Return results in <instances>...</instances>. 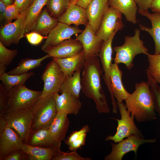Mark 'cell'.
Here are the masks:
<instances>
[{
  "label": "cell",
  "instance_id": "obj_1",
  "mask_svg": "<svg viewBox=\"0 0 160 160\" xmlns=\"http://www.w3.org/2000/svg\"><path fill=\"white\" fill-rule=\"evenodd\" d=\"M98 55L86 60L81 78V91L87 97L94 101L99 113H107L110 109L101 84L103 72Z\"/></svg>",
  "mask_w": 160,
  "mask_h": 160
},
{
  "label": "cell",
  "instance_id": "obj_52",
  "mask_svg": "<svg viewBox=\"0 0 160 160\" xmlns=\"http://www.w3.org/2000/svg\"><path fill=\"white\" fill-rule=\"evenodd\" d=\"M159 84H160V83Z\"/></svg>",
  "mask_w": 160,
  "mask_h": 160
},
{
  "label": "cell",
  "instance_id": "obj_47",
  "mask_svg": "<svg viewBox=\"0 0 160 160\" xmlns=\"http://www.w3.org/2000/svg\"><path fill=\"white\" fill-rule=\"evenodd\" d=\"M4 115V114H0V133L7 127Z\"/></svg>",
  "mask_w": 160,
  "mask_h": 160
},
{
  "label": "cell",
  "instance_id": "obj_42",
  "mask_svg": "<svg viewBox=\"0 0 160 160\" xmlns=\"http://www.w3.org/2000/svg\"><path fill=\"white\" fill-rule=\"evenodd\" d=\"M34 0H15V4L19 12L21 14L28 9Z\"/></svg>",
  "mask_w": 160,
  "mask_h": 160
},
{
  "label": "cell",
  "instance_id": "obj_51",
  "mask_svg": "<svg viewBox=\"0 0 160 160\" xmlns=\"http://www.w3.org/2000/svg\"><path fill=\"white\" fill-rule=\"evenodd\" d=\"M68 2L70 3L71 0H67Z\"/></svg>",
  "mask_w": 160,
  "mask_h": 160
},
{
  "label": "cell",
  "instance_id": "obj_25",
  "mask_svg": "<svg viewBox=\"0 0 160 160\" xmlns=\"http://www.w3.org/2000/svg\"><path fill=\"white\" fill-rule=\"evenodd\" d=\"M110 7L116 9L124 16L126 20L135 24L138 8L134 0H108Z\"/></svg>",
  "mask_w": 160,
  "mask_h": 160
},
{
  "label": "cell",
  "instance_id": "obj_26",
  "mask_svg": "<svg viewBox=\"0 0 160 160\" xmlns=\"http://www.w3.org/2000/svg\"><path fill=\"white\" fill-rule=\"evenodd\" d=\"M58 22L57 19L50 15L45 8L42 10L38 17L36 25L31 32H36L42 36H47Z\"/></svg>",
  "mask_w": 160,
  "mask_h": 160
},
{
  "label": "cell",
  "instance_id": "obj_37",
  "mask_svg": "<svg viewBox=\"0 0 160 160\" xmlns=\"http://www.w3.org/2000/svg\"><path fill=\"white\" fill-rule=\"evenodd\" d=\"M9 100L8 92L2 83H0V114H4L7 111Z\"/></svg>",
  "mask_w": 160,
  "mask_h": 160
},
{
  "label": "cell",
  "instance_id": "obj_20",
  "mask_svg": "<svg viewBox=\"0 0 160 160\" xmlns=\"http://www.w3.org/2000/svg\"><path fill=\"white\" fill-rule=\"evenodd\" d=\"M138 13L146 17L151 21L152 27H148L139 23L140 29L148 33L152 37L155 43L154 54L160 53V12L150 13L148 11L138 9Z\"/></svg>",
  "mask_w": 160,
  "mask_h": 160
},
{
  "label": "cell",
  "instance_id": "obj_12",
  "mask_svg": "<svg viewBox=\"0 0 160 160\" xmlns=\"http://www.w3.org/2000/svg\"><path fill=\"white\" fill-rule=\"evenodd\" d=\"M83 31L76 26H71L58 22L48 34L46 40L41 47V49L45 52L64 41L71 39L72 35L81 33Z\"/></svg>",
  "mask_w": 160,
  "mask_h": 160
},
{
  "label": "cell",
  "instance_id": "obj_14",
  "mask_svg": "<svg viewBox=\"0 0 160 160\" xmlns=\"http://www.w3.org/2000/svg\"><path fill=\"white\" fill-rule=\"evenodd\" d=\"M122 14L113 7H109L103 19L96 36L103 41H107L121 20Z\"/></svg>",
  "mask_w": 160,
  "mask_h": 160
},
{
  "label": "cell",
  "instance_id": "obj_24",
  "mask_svg": "<svg viewBox=\"0 0 160 160\" xmlns=\"http://www.w3.org/2000/svg\"><path fill=\"white\" fill-rule=\"evenodd\" d=\"M61 144L52 140L49 128H43L32 131L27 144L43 148H58L60 147Z\"/></svg>",
  "mask_w": 160,
  "mask_h": 160
},
{
  "label": "cell",
  "instance_id": "obj_36",
  "mask_svg": "<svg viewBox=\"0 0 160 160\" xmlns=\"http://www.w3.org/2000/svg\"><path fill=\"white\" fill-rule=\"evenodd\" d=\"M60 148L57 149L51 160H90L92 159L80 156L76 151L65 152L60 150Z\"/></svg>",
  "mask_w": 160,
  "mask_h": 160
},
{
  "label": "cell",
  "instance_id": "obj_10",
  "mask_svg": "<svg viewBox=\"0 0 160 160\" xmlns=\"http://www.w3.org/2000/svg\"><path fill=\"white\" fill-rule=\"evenodd\" d=\"M155 139H145L136 135H132L117 144L111 143V152L105 156V160H122L124 155L133 151L136 156L138 149L143 144L153 143L156 141Z\"/></svg>",
  "mask_w": 160,
  "mask_h": 160
},
{
  "label": "cell",
  "instance_id": "obj_31",
  "mask_svg": "<svg viewBox=\"0 0 160 160\" xmlns=\"http://www.w3.org/2000/svg\"><path fill=\"white\" fill-rule=\"evenodd\" d=\"M34 74V73L32 71L14 75H9L5 72L0 76V79L8 92L14 86L25 85L26 81Z\"/></svg>",
  "mask_w": 160,
  "mask_h": 160
},
{
  "label": "cell",
  "instance_id": "obj_44",
  "mask_svg": "<svg viewBox=\"0 0 160 160\" xmlns=\"http://www.w3.org/2000/svg\"><path fill=\"white\" fill-rule=\"evenodd\" d=\"M154 0H134L138 9L142 11H148Z\"/></svg>",
  "mask_w": 160,
  "mask_h": 160
},
{
  "label": "cell",
  "instance_id": "obj_41",
  "mask_svg": "<svg viewBox=\"0 0 160 160\" xmlns=\"http://www.w3.org/2000/svg\"><path fill=\"white\" fill-rule=\"evenodd\" d=\"M90 128L88 125L84 126L80 130L72 133L67 138L66 143L68 145L75 140L83 134L89 131Z\"/></svg>",
  "mask_w": 160,
  "mask_h": 160
},
{
  "label": "cell",
  "instance_id": "obj_33",
  "mask_svg": "<svg viewBox=\"0 0 160 160\" xmlns=\"http://www.w3.org/2000/svg\"><path fill=\"white\" fill-rule=\"evenodd\" d=\"M17 54V49H9L0 42V76L5 72L7 66Z\"/></svg>",
  "mask_w": 160,
  "mask_h": 160
},
{
  "label": "cell",
  "instance_id": "obj_9",
  "mask_svg": "<svg viewBox=\"0 0 160 160\" xmlns=\"http://www.w3.org/2000/svg\"><path fill=\"white\" fill-rule=\"evenodd\" d=\"M122 29L120 25L118 26L109 39L104 41L98 55L102 65L104 74L103 78L110 94L112 105V111L115 113H117L118 106L114 97L111 86L110 72L112 60V43L114 36L119 31Z\"/></svg>",
  "mask_w": 160,
  "mask_h": 160
},
{
  "label": "cell",
  "instance_id": "obj_45",
  "mask_svg": "<svg viewBox=\"0 0 160 160\" xmlns=\"http://www.w3.org/2000/svg\"><path fill=\"white\" fill-rule=\"evenodd\" d=\"M7 5L0 0V22H4V25L8 23L6 17Z\"/></svg>",
  "mask_w": 160,
  "mask_h": 160
},
{
  "label": "cell",
  "instance_id": "obj_50",
  "mask_svg": "<svg viewBox=\"0 0 160 160\" xmlns=\"http://www.w3.org/2000/svg\"><path fill=\"white\" fill-rule=\"evenodd\" d=\"M77 0H71L69 5H74L76 4Z\"/></svg>",
  "mask_w": 160,
  "mask_h": 160
},
{
  "label": "cell",
  "instance_id": "obj_19",
  "mask_svg": "<svg viewBox=\"0 0 160 160\" xmlns=\"http://www.w3.org/2000/svg\"><path fill=\"white\" fill-rule=\"evenodd\" d=\"M58 22L69 25L73 24L77 27L88 23L86 9L76 4L68 5L65 12L58 19Z\"/></svg>",
  "mask_w": 160,
  "mask_h": 160
},
{
  "label": "cell",
  "instance_id": "obj_23",
  "mask_svg": "<svg viewBox=\"0 0 160 160\" xmlns=\"http://www.w3.org/2000/svg\"><path fill=\"white\" fill-rule=\"evenodd\" d=\"M52 58L57 63L66 77L71 76L76 71L81 70L86 60L83 50L78 54L70 57Z\"/></svg>",
  "mask_w": 160,
  "mask_h": 160
},
{
  "label": "cell",
  "instance_id": "obj_40",
  "mask_svg": "<svg viewBox=\"0 0 160 160\" xmlns=\"http://www.w3.org/2000/svg\"><path fill=\"white\" fill-rule=\"evenodd\" d=\"M25 34L28 42L33 45L39 44L44 39L47 38V36H43L39 33L34 32H31Z\"/></svg>",
  "mask_w": 160,
  "mask_h": 160
},
{
  "label": "cell",
  "instance_id": "obj_5",
  "mask_svg": "<svg viewBox=\"0 0 160 160\" xmlns=\"http://www.w3.org/2000/svg\"><path fill=\"white\" fill-rule=\"evenodd\" d=\"M42 92L31 89L25 85L13 87L8 92L7 111L23 109L31 110L41 97Z\"/></svg>",
  "mask_w": 160,
  "mask_h": 160
},
{
  "label": "cell",
  "instance_id": "obj_2",
  "mask_svg": "<svg viewBox=\"0 0 160 160\" xmlns=\"http://www.w3.org/2000/svg\"><path fill=\"white\" fill-rule=\"evenodd\" d=\"M125 102L127 110L137 122L151 121L156 119L153 98L148 81L136 84L135 91Z\"/></svg>",
  "mask_w": 160,
  "mask_h": 160
},
{
  "label": "cell",
  "instance_id": "obj_27",
  "mask_svg": "<svg viewBox=\"0 0 160 160\" xmlns=\"http://www.w3.org/2000/svg\"><path fill=\"white\" fill-rule=\"evenodd\" d=\"M48 0H34L28 9L26 17L25 32L28 33L35 28L37 18Z\"/></svg>",
  "mask_w": 160,
  "mask_h": 160
},
{
  "label": "cell",
  "instance_id": "obj_30",
  "mask_svg": "<svg viewBox=\"0 0 160 160\" xmlns=\"http://www.w3.org/2000/svg\"><path fill=\"white\" fill-rule=\"evenodd\" d=\"M50 57L48 55L39 58L33 59L26 58L21 60L18 66L10 71L7 73L10 75H18L27 73L29 71L40 66L41 62Z\"/></svg>",
  "mask_w": 160,
  "mask_h": 160
},
{
  "label": "cell",
  "instance_id": "obj_29",
  "mask_svg": "<svg viewBox=\"0 0 160 160\" xmlns=\"http://www.w3.org/2000/svg\"><path fill=\"white\" fill-rule=\"evenodd\" d=\"M81 70L76 71L70 76H66L62 85L59 92H67L79 98L81 90Z\"/></svg>",
  "mask_w": 160,
  "mask_h": 160
},
{
  "label": "cell",
  "instance_id": "obj_11",
  "mask_svg": "<svg viewBox=\"0 0 160 160\" xmlns=\"http://www.w3.org/2000/svg\"><path fill=\"white\" fill-rule=\"evenodd\" d=\"M28 10L14 22L1 26L0 42L5 46L17 44L24 36L25 32L26 17Z\"/></svg>",
  "mask_w": 160,
  "mask_h": 160
},
{
  "label": "cell",
  "instance_id": "obj_8",
  "mask_svg": "<svg viewBox=\"0 0 160 160\" xmlns=\"http://www.w3.org/2000/svg\"><path fill=\"white\" fill-rule=\"evenodd\" d=\"M65 78L58 65L52 59L47 64L41 75L44 85L41 97L58 93Z\"/></svg>",
  "mask_w": 160,
  "mask_h": 160
},
{
  "label": "cell",
  "instance_id": "obj_7",
  "mask_svg": "<svg viewBox=\"0 0 160 160\" xmlns=\"http://www.w3.org/2000/svg\"><path fill=\"white\" fill-rule=\"evenodd\" d=\"M117 105L121 115V119H113L118 122L116 132L113 135L107 136L105 141L112 140L115 143H117L124 138L134 135L143 137V135L141 131L134 123V117L130 115V113L127 110L125 105L122 102L117 103Z\"/></svg>",
  "mask_w": 160,
  "mask_h": 160
},
{
  "label": "cell",
  "instance_id": "obj_13",
  "mask_svg": "<svg viewBox=\"0 0 160 160\" xmlns=\"http://www.w3.org/2000/svg\"><path fill=\"white\" fill-rule=\"evenodd\" d=\"M75 39L79 41L82 45L86 60L92 56H98L104 42L96 36L88 24Z\"/></svg>",
  "mask_w": 160,
  "mask_h": 160
},
{
  "label": "cell",
  "instance_id": "obj_6",
  "mask_svg": "<svg viewBox=\"0 0 160 160\" xmlns=\"http://www.w3.org/2000/svg\"><path fill=\"white\" fill-rule=\"evenodd\" d=\"M4 115L7 127L16 131L23 143L27 144L32 131L33 114L31 110L23 109L7 111Z\"/></svg>",
  "mask_w": 160,
  "mask_h": 160
},
{
  "label": "cell",
  "instance_id": "obj_32",
  "mask_svg": "<svg viewBox=\"0 0 160 160\" xmlns=\"http://www.w3.org/2000/svg\"><path fill=\"white\" fill-rule=\"evenodd\" d=\"M69 4L67 0H48L46 8L50 15L57 19L65 12Z\"/></svg>",
  "mask_w": 160,
  "mask_h": 160
},
{
  "label": "cell",
  "instance_id": "obj_21",
  "mask_svg": "<svg viewBox=\"0 0 160 160\" xmlns=\"http://www.w3.org/2000/svg\"><path fill=\"white\" fill-rule=\"evenodd\" d=\"M117 63L112 64L110 72L111 86L113 96L118 103L125 100L129 96V93L125 89L122 81L123 72Z\"/></svg>",
  "mask_w": 160,
  "mask_h": 160
},
{
  "label": "cell",
  "instance_id": "obj_38",
  "mask_svg": "<svg viewBox=\"0 0 160 160\" xmlns=\"http://www.w3.org/2000/svg\"><path fill=\"white\" fill-rule=\"evenodd\" d=\"M29 160L28 154L23 149H15L4 156L2 160Z\"/></svg>",
  "mask_w": 160,
  "mask_h": 160
},
{
  "label": "cell",
  "instance_id": "obj_43",
  "mask_svg": "<svg viewBox=\"0 0 160 160\" xmlns=\"http://www.w3.org/2000/svg\"><path fill=\"white\" fill-rule=\"evenodd\" d=\"M87 133L82 134L79 137L68 145L69 149L71 151H76L85 144Z\"/></svg>",
  "mask_w": 160,
  "mask_h": 160
},
{
  "label": "cell",
  "instance_id": "obj_17",
  "mask_svg": "<svg viewBox=\"0 0 160 160\" xmlns=\"http://www.w3.org/2000/svg\"><path fill=\"white\" fill-rule=\"evenodd\" d=\"M83 50L81 42L76 39L65 40L45 52L50 57L63 58L74 56Z\"/></svg>",
  "mask_w": 160,
  "mask_h": 160
},
{
  "label": "cell",
  "instance_id": "obj_15",
  "mask_svg": "<svg viewBox=\"0 0 160 160\" xmlns=\"http://www.w3.org/2000/svg\"><path fill=\"white\" fill-rule=\"evenodd\" d=\"M24 143L16 131L7 127L0 133V160L13 151L22 149Z\"/></svg>",
  "mask_w": 160,
  "mask_h": 160
},
{
  "label": "cell",
  "instance_id": "obj_18",
  "mask_svg": "<svg viewBox=\"0 0 160 160\" xmlns=\"http://www.w3.org/2000/svg\"><path fill=\"white\" fill-rule=\"evenodd\" d=\"M55 99L57 112L76 115L82 107L79 98L67 92L55 94Z\"/></svg>",
  "mask_w": 160,
  "mask_h": 160
},
{
  "label": "cell",
  "instance_id": "obj_28",
  "mask_svg": "<svg viewBox=\"0 0 160 160\" xmlns=\"http://www.w3.org/2000/svg\"><path fill=\"white\" fill-rule=\"evenodd\" d=\"M59 148H43L24 143L22 149L28 155L30 160H50Z\"/></svg>",
  "mask_w": 160,
  "mask_h": 160
},
{
  "label": "cell",
  "instance_id": "obj_3",
  "mask_svg": "<svg viewBox=\"0 0 160 160\" xmlns=\"http://www.w3.org/2000/svg\"><path fill=\"white\" fill-rule=\"evenodd\" d=\"M140 30L136 28L134 36H125L122 45L113 48L116 52L114 63L124 64L130 70L134 66L133 60L137 55L143 54L147 55L149 53L148 49L144 45L143 41L140 38Z\"/></svg>",
  "mask_w": 160,
  "mask_h": 160
},
{
  "label": "cell",
  "instance_id": "obj_34",
  "mask_svg": "<svg viewBox=\"0 0 160 160\" xmlns=\"http://www.w3.org/2000/svg\"><path fill=\"white\" fill-rule=\"evenodd\" d=\"M149 66L147 69L153 78L157 83H160V53L147 55Z\"/></svg>",
  "mask_w": 160,
  "mask_h": 160
},
{
  "label": "cell",
  "instance_id": "obj_46",
  "mask_svg": "<svg viewBox=\"0 0 160 160\" xmlns=\"http://www.w3.org/2000/svg\"><path fill=\"white\" fill-rule=\"evenodd\" d=\"M150 9L154 12H160V0H154Z\"/></svg>",
  "mask_w": 160,
  "mask_h": 160
},
{
  "label": "cell",
  "instance_id": "obj_48",
  "mask_svg": "<svg viewBox=\"0 0 160 160\" xmlns=\"http://www.w3.org/2000/svg\"><path fill=\"white\" fill-rule=\"evenodd\" d=\"M92 0H77L76 4L85 9Z\"/></svg>",
  "mask_w": 160,
  "mask_h": 160
},
{
  "label": "cell",
  "instance_id": "obj_49",
  "mask_svg": "<svg viewBox=\"0 0 160 160\" xmlns=\"http://www.w3.org/2000/svg\"><path fill=\"white\" fill-rule=\"evenodd\" d=\"M3 1L7 6L12 5L14 4L15 0H0Z\"/></svg>",
  "mask_w": 160,
  "mask_h": 160
},
{
  "label": "cell",
  "instance_id": "obj_39",
  "mask_svg": "<svg viewBox=\"0 0 160 160\" xmlns=\"http://www.w3.org/2000/svg\"><path fill=\"white\" fill-rule=\"evenodd\" d=\"M15 3L7 6L6 17L8 23H11L12 20L17 19L21 16Z\"/></svg>",
  "mask_w": 160,
  "mask_h": 160
},
{
  "label": "cell",
  "instance_id": "obj_35",
  "mask_svg": "<svg viewBox=\"0 0 160 160\" xmlns=\"http://www.w3.org/2000/svg\"><path fill=\"white\" fill-rule=\"evenodd\" d=\"M147 76L152 95L155 110L160 115V87L147 69Z\"/></svg>",
  "mask_w": 160,
  "mask_h": 160
},
{
  "label": "cell",
  "instance_id": "obj_22",
  "mask_svg": "<svg viewBox=\"0 0 160 160\" xmlns=\"http://www.w3.org/2000/svg\"><path fill=\"white\" fill-rule=\"evenodd\" d=\"M67 116L57 112L49 128L51 137L56 143H61L65 137L70 124Z\"/></svg>",
  "mask_w": 160,
  "mask_h": 160
},
{
  "label": "cell",
  "instance_id": "obj_16",
  "mask_svg": "<svg viewBox=\"0 0 160 160\" xmlns=\"http://www.w3.org/2000/svg\"><path fill=\"white\" fill-rule=\"evenodd\" d=\"M109 6L108 0H92L86 9L88 24L96 34Z\"/></svg>",
  "mask_w": 160,
  "mask_h": 160
},
{
  "label": "cell",
  "instance_id": "obj_4",
  "mask_svg": "<svg viewBox=\"0 0 160 160\" xmlns=\"http://www.w3.org/2000/svg\"><path fill=\"white\" fill-rule=\"evenodd\" d=\"M55 95L40 97L31 109L33 114L32 131L49 128L57 113Z\"/></svg>",
  "mask_w": 160,
  "mask_h": 160
}]
</instances>
